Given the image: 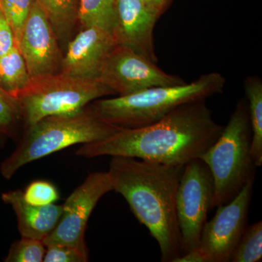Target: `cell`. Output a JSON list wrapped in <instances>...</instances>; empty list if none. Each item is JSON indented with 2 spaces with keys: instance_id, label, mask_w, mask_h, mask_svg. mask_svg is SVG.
Here are the masks:
<instances>
[{
  "instance_id": "cell-1",
  "label": "cell",
  "mask_w": 262,
  "mask_h": 262,
  "mask_svg": "<svg viewBox=\"0 0 262 262\" xmlns=\"http://www.w3.org/2000/svg\"><path fill=\"white\" fill-rule=\"evenodd\" d=\"M222 130L206 101H198L179 106L151 125L121 129L103 140L82 144L76 155L87 158L125 157L185 165L204 154Z\"/></svg>"
},
{
  "instance_id": "cell-2",
  "label": "cell",
  "mask_w": 262,
  "mask_h": 262,
  "mask_svg": "<svg viewBox=\"0 0 262 262\" xmlns=\"http://www.w3.org/2000/svg\"><path fill=\"white\" fill-rule=\"evenodd\" d=\"M184 168L113 157L107 171L113 190L125 198L136 218L156 239L163 262H175L182 254L176 199Z\"/></svg>"
},
{
  "instance_id": "cell-3",
  "label": "cell",
  "mask_w": 262,
  "mask_h": 262,
  "mask_svg": "<svg viewBox=\"0 0 262 262\" xmlns=\"http://www.w3.org/2000/svg\"><path fill=\"white\" fill-rule=\"evenodd\" d=\"M226 82L222 74L212 72L189 83L156 86L128 96L98 98L89 105L103 121L122 129L138 128L159 121L182 105L222 94Z\"/></svg>"
},
{
  "instance_id": "cell-4",
  "label": "cell",
  "mask_w": 262,
  "mask_h": 262,
  "mask_svg": "<svg viewBox=\"0 0 262 262\" xmlns=\"http://www.w3.org/2000/svg\"><path fill=\"white\" fill-rule=\"evenodd\" d=\"M27 129L18 146L0 165L5 179H11L34 160L75 144L103 140L122 128L103 121L89 104L77 113L45 117Z\"/></svg>"
},
{
  "instance_id": "cell-5",
  "label": "cell",
  "mask_w": 262,
  "mask_h": 262,
  "mask_svg": "<svg viewBox=\"0 0 262 262\" xmlns=\"http://www.w3.org/2000/svg\"><path fill=\"white\" fill-rule=\"evenodd\" d=\"M252 132L246 98L237 101L220 137L200 157L208 165L214 184L213 208L229 203L249 181L255 179L251 155Z\"/></svg>"
},
{
  "instance_id": "cell-6",
  "label": "cell",
  "mask_w": 262,
  "mask_h": 262,
  "mask_svg": "<svg viewBox=\"0 0 262 262\" xmlns=\"http://www.w3.org/2000/svg\"><path fill=\"white\" fill-rule=\"evenodd\" d=\"M110 95L115 94L98 78H81L60 72L31 77L17 95L16 101L28 128L45 117L77 113Z\"/></svg>"
},
{
  "instance_id": "cell-7",
  "label": "cell",
  "mask_w": 262,
  "mask_h": 262,
  "mask_svg": "<svg viewBox=\"0 0 262 262\" xmlns=\"http://www.w3.org/2000/svg\"><path fill=\"white\" fill-rule=\"evenodd\" d=\"M213 196L214 184L208 165L200 158L185 164L176 199L181 256L199 244L208 212L213 208Z\"/></svg>"
},
{
  "instance_id": "cell-8",
  "label": "cell",
  "mask_w": 262,
  "mask_h": 262,
  "mask_svg": "<svg viewBox=\"0 0 262 262\" xmlns=\"http://www.w3.org/2000/svg\"><path fill=\"white\" fill-rule=\"evenodd\" d=\"M254 180L249 181L232 201L217 207L203 227L199 244L193 248L199 262H229L247 227Z\"/></svg>"
},
{
  "instance_id": "cell-9",
  "label": "cell",
  "mask_w": 262,
  "mask_h": 262,
  "mask_svg": "<svg viewBox=\"0 0 262 262\" xmlns=\"http://www.w3.org/2000/svg\"><path fill=\"white\" fill-rule=\"evenodd\" d=\"M98 79L118 96L156 86L186 82L178 76L166 73L156 63L130 48L117 44L103 61Z\"/></svg>"
},
{
  "instance_id": "cell-10",
  "label": "cell",
  "mask_w": 262,
  "mask_h": 262,
  "mask_svg": "<svg viewBox=\"0 0 262 262\" xmlns=\"http://www.w3.org/2000/svg\"><path fill=\"white\" fill-rule=\"evenodd\" d=\"M113 191L108 172L90 173L63 205L58 225L42 242L46 246L62 245L88 249L84 232L91 213L98 202Z\"/></svg>"
},
{
  "instance_id": "cell-11",
  "label": "cell",
  "mask_w": 262,
  "mask_h": 262,
  "mask_svg": "<svg viewBox=\"0 0 262 262\" xmlns=\"http://www.w3.org/2000/svg\"><path fill=\"white\" fill-rule=\"evenodd\" d=\"M51 24L34 2L18 46L31 77L61 72V51Z\"/></svg>"
},
{
  "instance_id": "cell-12",
  "label": "cell",
  "mask_w": 262,
  "mask_h": 262,
  "mask_svg": "<svg viewBox=\"0 0 262 262\" xmlns=\"http://www.w3.org/2000/svg\"><path fill=\"white\" fill-rule=\"evenodd\" d=\"M160 16L142 0H117L113 32L116 44L126 46L157 63L154 29Z\"/></svg>"
},
{
  "instance_id": "cell-13",
  "label": "cell",
  "mask_w": 262,
  "mask_h": 262,
  "mask_svg": "<svg viewBox=\"0 0 262 262\" xmlns=\"http://www.w3.org/2000/svg\"><path fill=\"white\" fill-rule=\"evenodd\" d=\"M116 46L111 33L91 27L84 29L70 43L61 62L65 75L96 79L108 53Z\"/></svg>"
},
{
  "instance_id": "cell-14",
  "label": "cell",
  "mask_w": 262,
  "mask_h": 262,
  "mask_svg": "<svg viewBox=\"0 0 262 262\" xmlns=\"http://www.w3.org/2000/svg\"><path fill=\"white\" fill-rule=\"evenodd\" d=\"M2 200L12 207L18 221V232L22 237L43 241L58 225L63 212V205L38 206L24 200L20 189L3 193Z\"/></svg>"
},
{
  "instance_id": "cell-15",
  "label": "cell",
  "mask_w": 262,
  "mask_h": 262,
  "mask_svg": "<svg viewBox=\"0 0 262 262\" xmlns=\"http://www.w3.org/2000/svg\"><path fill=\"white\" fill-rule=\"evenodd\" d=\"M244 88L247 100L252 132L251 155L256 167L262 165V81L258 76H248Z\"/></svg>"
},
{
  "instance_id": "cell-16",
  "label": "cell",
  "mask_w": 262,
  "mask_h": 262,
  "mask_svg": "<svg viewBox=\"0 0 262 262\" xmlns=\"http://www.w3.org/2000/svg\"><path fill=\"white\" fill-rule=\"evenodd\" d=\"M30 80L24 57L15 45L6 54L0 56V87L7 96L16 101L17 95L27 87Z\"/></svg>"
},
{
  "instance_id": "cell-17",
  "label": "cell",
  "mask_w": 262,
  "mask_h": 262,
  "mask_svg": "<svg viewBox=\"0 0 262 262\" xmlns=\"http://www.w3.org/2000/svg\"><path fill=\"white\" fill-rule=\"evenodd\" d=\"M58 39L67 40L79 20L80 0H35Z\"/></svg>"
},
{
  "instance_id": "cell-18",
  "label": "cell",
  "mask_w": 262,
  "mask_h": 262,
  "mask_svg": "<svg viewBox=\"0 0 262 262\" xmlns=\"http://www.w3.org/2000/svg\"><path fill=\"white\" fill-rule=\"evenodd\" d=\"M117 0H80L79 20L84 29L94 27L113 34Z\"/></svg>"
},
{
  "instance_id": "cell-19",
  "label": "cell",
  "mask_w": 262,
  "mask_h": 262,
  "mask_svg": "<svg viewBox=\"0 0 262 262\" xmlns=\"http://www.w3.org/2000/svg\"><path fill=\"white\" fill-rule=\"evenodd\" d=\"M262 258V222L247 226L232 253L231 262H258Z\"/></svg>"
},
{
  "instance_id": "cell-20",
  "label": "cell",
  "mask_w": 262,
  "mask_h": 262,
  "mask_svg": "<svg viewBox=\"0 0 262 262\" xmlns=\"http://www.w3.org/2000/svg\"><path fill=\"white\" fill-rule=\"evenodd\" d=\"M34 2L35 0H0V8L9 22L17 47Z\"/></svg>"
},
{
  "instance_id": "cell-21",
  "label": "cell",
  "mask_w": 262,
  "mask_h": 262,
  "mask_svg": "<svg viewBox=\"0 0 262 262\" xmlns=\"http://www.w3.org/2000/svg\"><path fill=\"white\" fill-rule=\"evenodd\" d=\"M46 246L42 241L22 237L10 246L6 262H42L46 254Z\"/></svg>"
},
{
  "instance_id": "cell-22",
  "label": "cell",
  "mask_w": 262,
  "mask_h": 262,
  "mask_svg": "<svg viewBox=\"0 0 262 262\" xmlns=\"http://www.w3.org/2000/svg\"><path fill=\"white\" fill-rule=\"evenodd\" d=\"M24 198L33 206H47L59 199V193L54 184L45 180L32 182L23 191Z\"/></svg>"
},
{
  "instance_id": "cell-23",
  "label": "cell",
  "mask_w": 262,
  "mask_h": 262,
  "mask_svg": "<svg viewBox=\"0 0 262 262\" xmlns=\"http://www.w3.org/2000/svg\"><path fill=\"white\" fill-rule=\"evenodd\" d=\"M89 261V250L62 245L46 246L44 262H86Z\"/></svg>"
},
{
  "instance_id": "cell-24",
  "label": "cell",
  "mask_w": 262,
  "mask_h": 262,
  "mask_svg": "<svg viewBox=\"0 0 262 262\" xmlns=\"http://www.w3.org/2000/svg\"><path fill=\"white\" fill-rule=\"evenodd\" d=\"M21 117L18 103L0 94V134H10L11 127Z\"/></svg>"
},
{
  "instance_id": "cell-25",
  "label": "cell",
  "mask_w": 262,
  "mask_h": 262,
  "mask_svg": "<svg viewBox=\"0 0 262 262\" xmlns=\"http://www.w3.org/2000/svg\"><path fill=\"white\" fill-rule=\"evenodd\" d=\"M15 45L14 35L9 22L0 8V56L6 54Z\"/></svg>"
},
{
  "instance_id": "cell-26",
  "label": "cell",
  "mask_w": 262,
  "mask_h": 262,
  "mask_svg": "<svg viewBox=\"0 0 262 262\" xmlns=\"http://www.w3.org/2000/svg\"><path fill=\"white\" fill-rule=\"evenodd\" d=\"M142 1L156 10L161 15L170 4L172 0H142Z\"/></svg>"
},
{
  "instance_id": "cell-27",
  "label": "cell",
  "mask_w": 262,
  "mask_h": 262,
  "mask_svg": "<svg viewBox=\"0 0 262 262\" xmlns=\"http://www.w3.org/2000/svg\"><path fill=\"white\" fill-rule=\"evenodd\" d=\"M0 94H3V95H5V96H7V95H6V94H5V93H4V92H3V90H2V89H1V87H0ZM8 97H9V96H8ZM9 98H10V97H9ZM14 101H15V100H14Z\"/></svg>"
}]
</instances>
